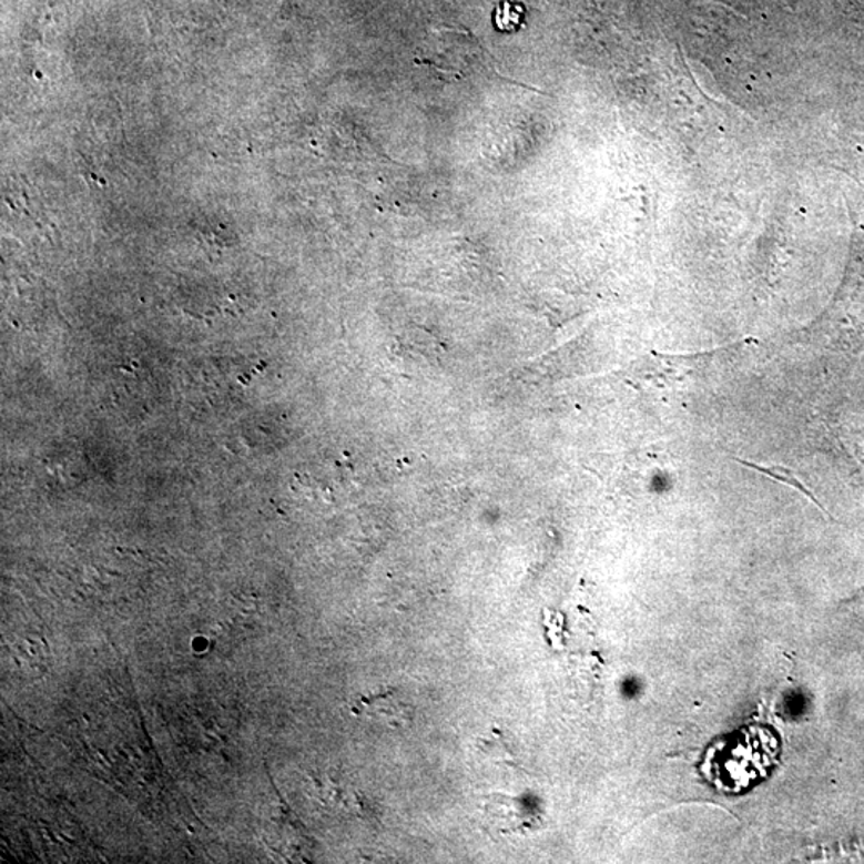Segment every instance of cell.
<instances>
[{
    "instance_id": "cell-1",
    "label": "cell",
    "mask_w": 864,
    "mask_h": 864,
    "mask_svg": "<svg viewBox=\"0 0 864 864\" xmlns=\"http://www.w3.org/2000/svg\"><path fill=\"white\" fill-rule=\"evenodd\" d=\"M484 812L487 822L502 834H522L524 831L535 830L537 823L533 810L524 802V799L511 797V795H488Z\"/></svg>"
},
{
    "instance_id": "cell-2",
    "label": "cell",
    "mask_w": 864,
    "mask_h": 864,
    "mask_svg": "<svg viewBox=\"0 0 864 864\" xmlns=\"http://www.w3.org/2000/svg\"><path fill=\"white\" fill-rule=\"evenodd\" d=\"M356 712L390 726H404L411 721V704L405 700L403 692L393 689L363 698L356 704Z\"/></svg>"
},
{
    "instance_id": "cell-3",
    "label": "cell",
    "mask_w": 864,
    "mask_h": 864,
    "mask_svg": "<svg viewBox=\"0 0 864 864\" xmlns=\"http://www.w3.org/2000/svg\"><path fill=\"white\" fill-rule=\"evenodd\" d=\"M526 7L520 0H501L494 13L495 28L500 32H516L524 27Z\"/></svg>"
},
{
    "instance_id": "cell-4",
    "label": "cell",
    "mask_w": 864,
    "mask_h": 864,
    "mask_svg": "<svg viewBox=\"0 0 864 864\" xmlns=\"http://www.w3.org/2000/svg\"><path fill=\"white\" fill-rule=\"evenodd\" d=\"M741 465L748 466V468L755 469V471L761 472V475H765L769 477H772V479L780 480V482L787 484V486H793L797 488V490H801L802 494L807 495L810 500L815 501L816 505L820 506V502L813 498V495L810 494L807 490V487L802 486L801 482H799L797 479L793 476V472L790 471V469L784 468H762V466L754 465V463L750 461H743L739 460Z\"/></svg>"
}]
</instances>
